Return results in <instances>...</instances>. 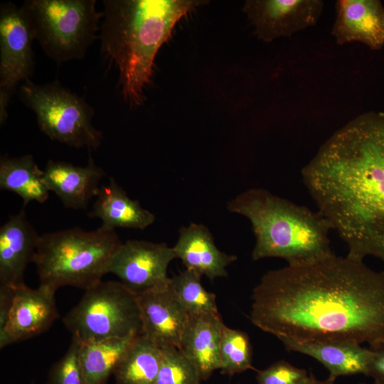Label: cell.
<instances>
[{
  "label": "cell",
  "mask_w": 384,
  "mask_h": 384,
  "mask_svg": "<svg viewBox=\"0 0 384 384\" xmlns=\"http://www.w3.org/2000/svg\"><path fill=\"white\" fill-rule=\"evenodd\" d=\"M251 322L284 341L384 343V271L333 254L270 270L252 291Z\"/></svg>",
  "instance_id": "1"
},
{
  "label": "cell",
  "mask_w": 384,
  "mask_h": 384,
  "mask_svg": "<svg viewBox=\"0 0 384 384\" xmlns=\"http://www.w3.org/2000/svg\"><path fill=\"white\" fill-rule=\"evenodd\" d=\"M302 176L347 255L384 262V113H363L336 130Z\"/></svg>",
  "instance_id": "2"
},
{
  "label": "cell",
  "mask_w": 384,
  "mask_h": 384,
  "mask_svg": "<svg viewBox=\"0 0 384 384\" xmlns=\"http://www.w3.org/2000/svg\"><path fill=\"white\" fill-rule=\"evenodd\" d=\"M203 0H105L101 50L119 70L118 86L132 108L144 100L155 57L176 24Z\"/></svg>",
  "instance_id": "3"
},
{
  "label": "cell",
  "mask_w": 384,
  "mask_h": 384,
  "mask_svg": "<svg viewBox=\"0 0 384 384\" xmlns=\"http://www.w3.org/2000/svg\"><path fill=\"white\" fill-rule=\"evenodd\" d=\"M227 208L245 216L255 237L253 260H285L288 265L314 262L331 255L330 223L318 210L262 188H250L231 199Z\"/></svg>",
  "instance_id": "4"
},
{
  "label": "cell",
  "mask_w": 384,
  "mask_h": 384,
  "mask_svg": "<svg viewBox=\"0 0 384 384\" xmlns=\"http://www.w3.org/2000/svg\"><path fill=\"white\" fill-rule=\"evenodd\" d=\"M121 244L115 230L102 225L41 235L33 261L40 284L55 291L64 286L87 290L102 281Z\"/></svg>",
  "instance_id": "5"
},
{
  "label": "cell",
  "mask_w": 384,
  "mask_h": 384,
  "mask_svg": "<svg viewBox=\"0 0 384 384\" xmlns=\"http://www.w3.org/2000/svg\"><path fill=\"white\" fill-rule=\"evenodd\" d=\"M21 7L34 40L58 63L83 58L103 18L95 0H27Z\"/></svg>",
  "instance_id": "6"
},
{
  "label": "cell",
  "mask_w": 384,
  "mask_h": 384,
  "mask_svg": "<svg viewBox=\"0 0 384 384\" xmlns=\"http://www.w3.org/2000/svg\"><path fill=\"white\" fill-rule=\"evenodd\" d=\"M63 323L80 343L140 334L137 294L121 282L101 281L85 290Z\"/></svg>",
  "instance_id": "7"
},
{
  "label": "cell",
  "mask_w": 384,
  "mask_h": 384,
  "mask_svg": "<svg viewBox=\"0 0 384 384\" xmlns=\"http://www.w3.org/2000/svg\"><path fill=\"white\" fill-rule=\"evenodd\" d=\"M19 95L34 112L41 132L51 139L75 148L100 146L102 134L92 124L93 108L58 82L40 85L28 79Z\"/></svg>",
  "instance_id": "8"
},
{
  "label": "cell",
  "mask_w": 384,
  "mask_h": 384,
  "mask_svg": "<svg viewBox=\"0 0 384 384\" xmlns=\"http://www.w3.org/2000/svg\"><path fill=\"white\" fill-rule=\"evenodd\" d=\"M34 37L23 8L11 2L0 7V108L6 110L17 85L34 68Z\"/></svg>",
  "instance_id": "9"
},
{
  "label": "cell",
  "mask_w": 384,
  "mask_h": 384,
  "mask_svg": "<svg viewBox=\"0 0 384 384\" xmlns=\"http://www.w3.org/2000/svg\"><path fill=\"white\" fill-rule=\"evenodd\" d=\"M176 258L173 247L164 242L129 240L122 242L113 255L107 273L136 294L167 286V270Z\"/></svg>",
  "instance_id": "10"
},
{
  "label": "cell",
  "mask_w": 384,
  "mask_h": 384,
  "mask_svg": "<svg viewBox=\"0 0 384 384\" xmlns=\"http://www.w3.org/2000/svg\"><path fill=\"white\" fill-rule=\"evenodd\" d=\"M55 290L40 284L14 288L9 307L0 310V348L23 341L47 331L58 319Z\"/></svg>",
  "instance_id": "11"
},
{
  "label": "cell",
  "mask_w": 384,
  "mask_h": 384,
  "mask_svg": "<svg viewBox=\"0 0 384 384\" xmlns=\"http://www.w3.org/2000/svg\"><path fill=\"white\" fill-rule=\"evenodd\" d=\"M324 5L321 0H247L242 11L257 37L270 43L316 25Z\"/></svg>",
  "instance_id": "12"
},
{
  "label": "cell",
  "mask_w": 384,
  "mask_h": 384,
  "mask_svg": "<svg viewBox=\"0 0 384 384\" xmlns=\"http://www.w3.org/2000/svg\"><path fill=\"white\" fill-rule=\"evenodd\" d=\"M140 334L160 348L178 347L189 315L169 287L137 294Z\"/></svg>",
  "instance_id": "13"
},
{
  "label": "cell",
  "mask_w": 384,
  "mask_h": 384,
  "mask_svg": "<svg viewBox=\"0 0 384 384\" xmlns=\"http://www.w3.org/2000/svg\"><path fill=\"white\" fill-rule=\"evenodd\" d=\"M24 208L11 215L0 228V287L24 284L23 275L33 262L40 239Z\"/></svg>",
  "instance_id": "14"
},
{
  "label": "cell",
  "mask_w": 384,
  "mask_h": 384,
  "mask_svg": "<svg viewBox=\"0 0 384 384\" xmlns=\"http://www.w3.org/2000/svg\"><path fill=\"white\" fill-rule=\"evenodd\" d=\"M331 34L338 45L360 42L370 49L384 46V7L378 0H338Z\"/></svg>",
  "instance_id": "15"
},
{
  "label": "cell",
  "mask_w": 384,
  "mask_h": 384,
  "mask_svg": "<svg viewBox=\"0 0 384 384\" xmlns=\"http://www.w3.org/2000/svg\"><path fill=\"white\" fill-rule=\"evenodd\" d=\"M43 171L49 191L53 192L65 208L74 210L85 209L91 199L97 197L100 182L106 175L91 156L85 166L49 160Z\"/></svg>",
  "instance_id": "16"
},
{
  "label": "cell",
  "mask_w": 384,
  "mask_h": 384,
  "mask_svg": "<svg viewBox=\"0 0 384 384\" xmlns=\"http://www.w3.org/2000/svg\"><path fill=\"white\" fill-rule=\"evenodd\" d=\"M173 249L176 258H179L186 269L210 280L227 277V267L237 260L235 255L221 252L216 247L209 229L203 224L192 223L181 227Z\"/></svg>",
  "instance_id": "17"
},
{
  "label": "cell",
  "mask_w": 384,
  "mask_h": 384,
  "mask_svg": "<svg viewBox=\"0 0 384 384\" xmlns=\"http://www.w3.org/2000/svg\"><path fill=\"white\" fill-rule=\"evenodd\" d=\"M289 351L300 353L320 362L329 371V378L356 374L368 375L372 349L353 341H317L282 342Z\"/></svg>",
  "instance_id": "18"
},
{
  "label": "cell",
  "mask_w": 384,
  "mask_h": 384,
  "mask_svg": "<svg viewBox=\"0 0 384 384\" xmlns=\"http://www.w3.org/2000/svg\"><path fill=\"white\" fill-rule=\"evenodd\" d=\"M224 324L220 315L189 316L178 347L196 368L202 380L220 368L219 346Z\"/></svg>",
  "instance_id": "19"
},
{
  "label": "cell",
  "mask_w": 384,
  "mask_h": 384,
  "mask_svg": "<svg viewBox=\"0 0 384 384\" xmlns=\"http://www.w3.org/2000/svg\"><path fill=\"white\" fill-rule=\"evenodd\" d=\"M88 216L100 218L102 226L113 230H144L155 221V215L144 208L138 201L130 198L112 177L110 178L108 184L100 187Z\"/></svg>",
  "instance_id": "20"
},
{
  "label": "cell",
  "mask_w": 384,
  "mask_h": 384,
  "mask_svg": "<svg viewBox=\"0 0 384 384\" xmlns=\"http://www.w3.org/2000/svg\"><path fill=\"white\" fill-rule=\"evenodd\" d=\"M0 188L21 197L24 207L32 201L43 203L50 192L44 181L43 169L31 154L1 158Z\"/></svg>",
  "instance_id": "21"
},
{
  "label": "cell",
  "mask_w": 384,
  "mask_h": 384,
  "mask_svg": "<svg viewBox=\"0 0 384 384\" xmlns=\"http://www.w3.org/2000/svg\"><path fill=\"white\" fill-rule=\"evenodd\" d=\"M137 336L80 343L79 358L86 384H105Z\"/></svg>",
  "instance_id": "22"
},
{
  "label": "cell",
  "mask_w": 384,
  "mask_h": 384,
  "mask_svg": "<svg viewBox=\"0 0 384 384\" xmlns=\"http://www.w3.org/2000/svg\"><path fill=\"white\" fill-rule=\"evenodd\" d=\"M162 349L137 335L114 371L116 384H154Z\"/></svg>",
  "instance_id": "23"
},
{
  "label": "cell",
  "mask_w": 384,
  "mask_h": 384,
  "mask_svg": "<svg viewBox=\"0 0 384 384\" xmlns=\"http://www.w3.org/2000/svg\"><path fill=\"white\" fill-rule=\"evenodd\" d=\"M201 277L186 269L170 278L169 287L189 316L219 315L215 294L203 287Z\"/></svg>",
  "instance_id": "24"
},
{
  "label": "cell",
  "mask_w": 384,
  "mask_h": 384,
  "mask_svg": "<svg viewBox=\"0 0 384 384\" xmlns=\"http://www.w3.org/2000/svg\"><path fill=\"white\" fill-rule=\"evenodd\" d=\"M219 359V369L224 374L233 375L252 368V349L248 335L224 324L221 330Z\"/></svg>",
  "instance_id": "25"
},
{
  "label": "cell",
  "mask_w": 384,
  "mask_h": 384,
  "mask_svg": "<svg viewBox=\"0 0 384 384\" xmlns=\"http://www.w3.org/2000/svg\"><path fill=\"white\" fill-rule=\"evenodd\" d=\"M161 349V363L154 384H200L198 370L177 348Z\"/></svg>",
  "instance_id": "26"
},
{
  "label": "cell",
  "mask_w": 384,
  "mask_h": 384,
  "mask_svg": "<svg viewBox=\"0 0 384 384\" xmlns=\"http://www.w3.org/2000/svg\"><path fill=\"white\" fill-rule=\"evenodd\" d=\"M80 342L72 337L64 356L50 368L46 384H86L80 362Z\"/></svg>",
  "instance_id": "27"
},
{
  "label": "cell",
  "mask_w": 384,
  "mask_h": 384,
  "mask_svg": "<svg viewBox=\"0 0 384 384\" xmlns=\"http://www.w3.org/2000/svg\"><path fill=\"white\" fill-rule=\"evenodd\" d=\"M309 375L303 369L281 360L258 370V384H306Z\"/></svg>",
  "instance_id": "28"
},
{
  "label": "cell",
  "mask_w": 384,
  "mask_h": 384,
  "mask_svg": "<svg viewBox=\"0 0 384 384\" xmlns=\"http://www.w3.org/2000/svg\"><path fill=\"white\" fill-rule=\"evenodd\" d=\"M370 348L373 356L367 376L372 378L376 383L384 384V343Z\"/></svg>",
  "instance_id": "29"
},
{
  "label": "cell",
  "mask_w": 384,
  "mask_h": 384,
  "mask_svg": "<svg viewBox=\"0 0 384 384\" xmlns=\"http://www.w3.org/2000/svg\"><path fill=\"white\" fill-rule=\"evenodd\" d=\"M334 381L329 378L324 380H318L312 373H310L306 384H335Z\"/></svg>",
  "instance_id": "30"
},
{
  "label": "cell",
  "mask_w": 384,
  "mask_h": 384,
  "mask_svg": "<svg viewBox=\"0 0 384 384\" xmlns=\"http://www.w3.org/2000/svg\"><path fill=\"white\" fill-rule=\"evenodd\" d=\"M361 384H366V383H361ZM373 384H379V383H376L374 382Z\"/></svg>",
  "instance_id": "31"
},
{
  "label": "cell",
  "mask_w": 384,
  "mask_h": 384,
  "mask_svg": "<svg viewBox=\"0 0 384 384\" xmlns=\"http://www.w3.org/2000/svg\"><path fill=\"white\" fill-rule=\"evenodd\" d=\"M31 384H33V383H31Z\"/></svg>",
  "instance_id": "32"
}]
</instances>
